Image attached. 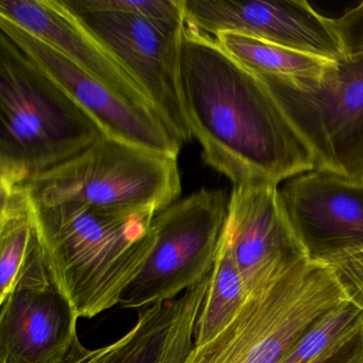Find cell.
Returning <instances> with one entry per match:
<instances>
[{
    "instance_id": "obj_2",
    "label": "cell",
    "mask_w": 363,
    "mask_h": 363,
    "mask_svg": "<svg viewBox=\"0 0 363 363\" xmlns=\"http://www.w3.org/2000/svg\"><path fill=\"white\" fill-rule=\"evenodd\" d=\"M155 214L31 203L46 269L78 318H94L121 303L154 250Z\"/></svg>"
},
{
    "instance_id": "obj_18",
    "label": "cell",
    "mask_w": 363,
    "mask_h": 363,
    "mask_svg": "<svg viewBox=\"0 0 363 363\" xmlns=\"http://www.w3.org/2000/svg\"><path fill=\"white\" fill-rule=\"evenodd\" d=\"M248 297L235 255L222 239L211 281L197 318L194 345L207 343L220 333L237 316Z\"/></svg>"
},
{
    "instance_id": "obj_12",
    "label": "cell",
    "mask_w": 363,
    "mask_h": 363,
    "mask_svg": "<svg viewBox=\"0 0 363 363\" xmlns=\"http://www.w3.org/2000/svg\"><path fill=\"white\" fill-rule=\"evenodd\" d=\"M186 26L210 37L239 33L337 60L344 56L331 18L305 0H182Z\"/></svg>"
},
{
    "instance_id": "obj_8",
    "label": "cell",
    "mask_w": 363,
    "mask_h": 363,
    "mask_svg": "<svg viewBox=\"0 0 363 363\" xmlns=\"http://www.w3.org/2000/svg\"><path fill=\"white\" fill-rule=\"evenodd\" d=\"M128 72L182 145L192 138L179 84L182 33L110 7L105 0H59Z\"/></svg>"
},
{
    "instance_id": "obj_21",
    "label": "cell",
    "mask_w": 363,
    "mask_h": 363,
    "mask_svg": "<svg viewBox=\"0 0 363 363\" xmlns=\"http://www.w3.org/2000/svg\"><path fill=\"white\" fill-rule=\"evenodd\" d=\"M344 56L363 55V1L337 18H331Z\"/></svg>"
},
{
    "instance_id": "obj_15",
    "label": "cell",
    "mask_w": 363,
    "mask_h": 363,
    "mask_svg": "<svg viewBox=\"0 0 363 363\" xmlns=\"http://www.w3.org/2000/svg\"><path fill=\"white\" fill-rule=\"evenodd\" d=\"M0 18L45 42L133 103L155 110L128 72L59 0H0Z\"/></svg>"
},
{
    "instance_id": "obj_9",
    "label": "cell",
    "mask_w": 363,
    "mask_h": 363,
    "mask_svg": "<svg viewBox=\"0 0 363 363\" xmlns=\"http://www.w3.org/2000/svg\"><path fill=\"white\" fill-rule=\"evenodd\" d=\"M0 35L60 86L106 135L178 158L182 145L154 109L118 94L65 55L6 18H0Z\"/></svg>"
},
{
    "instance_id": "obj_16",
    "label": "cell",
    "mask_w": 363,
    "mask_h": 363,
    "mask_svg": "<svg viewBox=\"0 0 363 363\" xmlns=\"http://www.w3.org/2000/svg\"><path fill=\"white\" fill-rule=\"evenodd\" d=\"M214 38L225 52L256 75L310 77L335 61L239 33H223Z\"/></svg>"
},
{
    "instance_id": "obj_19",
    "label": "cell",
    "mask_w": 363,
    "mask_h": 363,
    "mask_svg": "<svg viewBox=\"0 0 363 363\" xmlns=\"http://www.w3.org/2000/svg\"><path fill=\"white\" fill-rule=\"evenodd\" d=\"M110 7L131 12L152 21L155 24L173 31L182 33L186 28L182 0H105Z\"/></svg>"
},
{
    "instance_id": "obj_10",
    "label": "cell",
    "mask_w": 363,
    "mask_h": 363,
    "mask_svg": "<svg viewBox=\"0 0 363 363\" xmlns=\"http://www.w3.org/2000/svg\"><path fill=\"white\" fill-rule=\"evenodd\" d=\"M0 305V363L65 362L79 318L50 278L35 233L16 286Z\"/></svg>"
},
{
    "instance_id": "obj_5",
    "label": "cell",
    "mask_w": 363,
    "mask_h": 363,
    "mask_svg": "<svg viewBox=\"0 0 363 363\" xmlns=\"http://www.w3.org/2000/svg\"><path fill=\"white\" fill-rule=\"evenodd\" d=\"M347 298L322 261L306 260L265 292L248 297L235 318L184 363H278L296 340Z\"/></svg>"
},
{
    "instance_id": "obj_14",
    "label": "cell",
    "mask_w": 363,
    "mask_h": 363,
    "mask_svg": "<svg viewBox=\"0 0 363 363\" xmlns=\"http://www.w3.org/2000/svg\"><path fill=\"white\" fill-rule=\"evenodd\" d=\"M211 273L171 301L139 309L135 326L110 345L90 350L76 340L63 363H184Z\"/></svg>"
},
{
    "instance_id": "obj_4",
    "label": "cell",
    "mask_w": 363,
    "mask_h": 363,
    "mask_svg": "<svg viewBox=\"0 0 363 363\" xmlns=\"http://www.w3.org/2000/svg\"><path fill=\"white\" fill-rule=\"evenodd\" d=\"M18 188L33 205L82 203L159 212L182 193L178 158L104 135L67 162Z\"/></svg>"
},
{
    "instance_id": "obj_1",
    "label": "cell",
    "mask_w": 363,
    "mask_h": 363,
    "mask_svg": "<svg viewBox=\"0 0 363 363\" xmlns=\"http://www.w3.org/2000/svg\"><path fill=\"white\" fill-rule=\"evenodd\" d=\"M179 84L203 162L233 186H279L315 169L309 148L264 82L216 38L186 26Z\"/></svg>"
},
{
    "instance_id": "obj_20",
    "label": "cell",
    "mask_w": 363,
    "mask_h": 363,
    "mask_svg": "<svg viewBox=\"0 0 363 363\" xmlns=\"http://www.w3.org/2000/svg\"><path fill=\"white\" fill-rule=\"evenodd\" d=\"M335 274L344 294L363 311V247L320 259Z\"/></svg>"
},
{
    "instance_id": "obj_6",
    "label": "cell",
    "mask_w": 363,
    "mask_h": 363,
    "mask_svg": "<svg viewBox=\"0 0 363 363\" xmlns=\"http://www.w3.org/2000/svg\"><path fill=\"white\" fill-rule=\"evenodd\" d=\"M257 76L309 148L315 169L363 184V55L331 61L310 77Z\"/></svg>"
},
{
    "instance_id": "obj_7",
    "label": "cell",
    "mask_w": 363,
    "mask_h": 363,
    "mask_svg": "<svg viewBox=\"0 0 363 363\" xmlns=\"http://www.w3.org/2000/svg\"><path fill=\"white\" fill-rule=\"evenodd\" d=\"M223 190L201 189L157 212L150 223L154 250L121 301L141 309L171 301L209 275L216 264L228 213Z\"/></svg>"
},
{
    "instance_id": "obj_11",
    "label": "cell",
    "mask_w": 363,
    "mask_h": 363,
    "mask_svg": "<svg viewBox=\"0 0 363 363\" xmlns=\"http://www.w3.org/2000/svg\"><path fill=\"white\" fill-rule=\"evenodd\" d=\"M222 239L235 255L248 296L265 292L309 260L275 184L233 186Z\"/></svg>"
},
{
    "instance_id": "obj_3",
    "label": "cell",
    "mask_w": 363,
    "mask_h": 363,
    "mask_svg": "<svg viewBox=\"0 0 363 363\" xmlns=\"http://www.w3.org/2000/svg\"><path fill=\"white\" fill-rule=\"evenodd\" d=\"M104 135L82 108L0 35V189L18 188Z\"/></svg>"
},
{
    "instance_id": "obj_22",
    "label": "cell",
    "mask_w": 363,
    "mask_h": 363,
    "mask_svg": "<svg viewBox=\"0 0 363 363\" xmlns=\"http://www.w3.org/2000/svg\"><path fill=\"white\" fill-rule=\"evenodd\" d=\"M328 363H363V333Z\"/></svg>"
},
{
    "instance_id": "obj_17",
    "label": "cell",
    "mask_w": 363,
    "mask_h": 363,
    "mask_svg": "<svg viewBox=\"0 0 363 363\" xmlns=\"http://www.w3.org/2000/svg\"><path fill=\"white\" fill-rule=\"evenodd\" d=\"M362 333V309L344 299L318 318L278 363H328Z\"/></svg>"
},
{
    "instance_id": "obj_13",
    "label": "cell",
    "mask_w": 363,
    "mask_h": 363,
    "mask_svg": "<svg viewBox=\"0 0 363 363\" xmlns=\"http://www.w3.org/2000/svg\"><path fill=\"white\" fill-rule=\"evenodd\" d=\"M279 196L310 260L363 247V184L314 169L286 180Z\"/></svg>"
}]
</instances>
